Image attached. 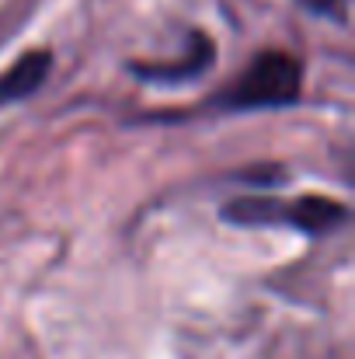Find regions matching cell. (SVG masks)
<instances>
[{
    "instance_id": "cell-1",
    "label": "cell",
    "mask_w": 355,
    "mask_h": 359,
    "mask_svg": "<svg viewBox=\"0 0 355 359\" xmlns=\"http://www.w3.org/2000/svg\"><path fill=\"white\" fill-rule=\"evenodd\" d=\"M223 217L244 227H293L303 234H328L345 224L349 210L328 196H300V199L240 196L223 206Z\"/></svg>"
},
{
    "instance_id": "cell-2",
    "label": "cell",
    "mask_w": 355,
    "mask_h": 359,
    "mask_svg": "<svg viewBox=\"0 0 355 359\" xmlns=\"http://www.w3.org/2000/svg\"><path fill=\"white\" fill-rule=\"evenodd\" d=\"M303 91V67L293 53L265 49L220 98L223 109H286Z\"/></svg>"
},
{
    "instance_id": "cell-4",
    "label": "cell",
    "mask_w": 355,
    "mask_h": 359,
    "mask_svg": "<svg viewBox=\"0 0 355 359\" xmlns=\"http://www.w3.org/2000/svg\"><path fill=\"white\" fill-rule=\"evenodd\" d=\"M209 60H213V46H209V39L195 35V53H192V56H185V60H178L174 67H167V63L143 67V63H136L132 70H136L139 77H146V81H181V77H192V74L206 70V67H209Z\"/></svg>"
},
{
    "instance_id": "cell-3",
    "label": "cell",
    "mask_w": 355,
    "mask_h": 359,
    "mask_svg": "<svg viewBox=\"0 0 355 359\" xmlns=\"http://www.w3.org/2000/svg\"><path fill=\"white\" fill-rule=\"evenodd\" d=\"M49 70H53V53H49V49H32V53H25L21 60H14V63L0 74V105L21 102V98L35 95V91L46 84Z\"/></svg>"
},
{
    "instance_id": "cell-5",
    "label": "cell",
    "mask_w": 355,
    "mask_h": 359,
    "mask_svg": "<svg viewBox=\"0 0 355 359\" xmlns=\"http://www.w3.org/2000/svg\"><path fill=\"white\" fill-rule=\"evenodd\" d=\"M303 7H310L314 14H324V18H335V21H345V0H300Z\"/></svg>"
}]
</instances>
